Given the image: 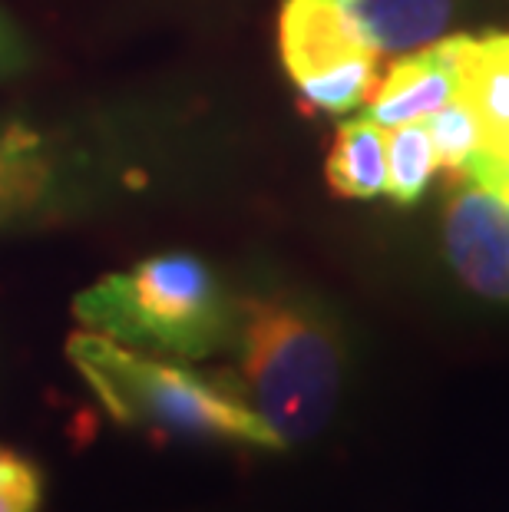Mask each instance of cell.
Listing matches in <instances>:
<instances>
[{
    "instance_id": "1",
    "label": "cell",
    "mask_w": 509,
    "mask_h": 512,
    "mask_svg": "<svg viewBox=\"0 0 509 512\" xmlns=\"http://www.w3.org/2000/svg\"><path fill=\"white\" fill-rule=\"evenodd\" d=\"M232 364L222 367L281 446L328 427L344 387V337L318 301L288 288L235 294Z\"/></svg>"
},
{
    "instance_id": "2",
    "label": "cell",
    "mask_w": 509,
    "mask_h": 512,
    "mask_svg": "<svg viewBox=\"0 0 509 512\" xmlns=\"http://www.w3.org/2000/svg\"><path fill=\"white\" fill-rule=\"evenodd\" d=\"M67 357L113 420L126 427L176 440L285 450L272 427L238 397L225 370H192L96 331L73 334Z\"/></svg>"
},
{
    "instance_id": "3",
    "label": "cell",
    "mask_w": 509,
    "mask_h": 512,
    "mask_svg": "<svg viewBox=\"0 0 509 512\" xmlns=\"http://www.w3.org/2000/svg\"><path fill=\"white\" fill-rule=\"evenodd\" d=\"M73 314L86 331L136 351L205 361L229 351L235 294L222 288L202 258L176 252L100 278L73 298Z\"/></svg>"
},
{
    "instance_id": "4",
    "label": "cell",
    "mask_w": 509,
    "mask_h": 512,
    "mask_svg": "<svg viewBox=\"0 0 509 512\" xmlns=\"http://www.w3.org/2000/svg\"><path fill=\"white\" fill-rule=\"evenodd\" d=\"M443 248L473 294L509 304V199L493 185L450 172L443 199Z\"/></svg>"
},
{
    "instance_id": "5",
    "label": "cell",
    "mask_w": 509,
    "mask_h": 512,
    "mask_svg": "<svg viewBox=\"0 0 509 512\" xmlns=\"http://www.w3.org/2000/svg\"><path fill=\"white\" fill-rule=\"evenodd\" d=\"M470 37H443L430 47L400 53L367 103V116L377 126L397 129L427 123L460 93V60Z\"/></svg>"
},
{
    "instance_id": "6",
    "label": "cell",
    "mask_w": 509,
    "mask_h": 512,
    "mask_svg": "<svg viewBox=\"0 0 509 512\" xmlns=\"http://www.w3.org/2000/svg\"><path fill=\"white\" fill-rule=\"evenodd\" d=\"M278 43L285 70L298 90L344 63L381 57L367 47L341 0H285Z\"/></svg>"
},
{
    "instance_id": "7",
    "label": "cell",
    "mask_w": 509,
    "mask_h": 512,
    "mask_svg": "<svg viewBox=\"0 0 509 512\" xmlns=\"http://www.w3.org/2000/svg\"><path fill=\"white\" fill-rule=\"evenodd\" d=\"M57 185V159L34 126L0 116V228L47 205Z\"/></svg>"
},
{
    "instance_id": "8",
    "label": "cell",
    "mask_w": 509,
    "mask_h": 512,
    "mask_svg": "<svg viewBox=\"0 0 509 512\" xmlns=\"http://www.w3.org/2000/svg\"><path fill=\"white\" fill-rule=\"evenodd\" d=\"M460 93L480 116L483 149L476 156H509V34L467 40L460 60Z\"/></svg>"
},
{
    "instance_id": "9",
    "label": "cell",
    "mask_w": 509,
    "mask_h": 512,
    "mask_svg": "<svg viewBox=\"0 0 509 512\" xmlns=\"http://www.w3.org/2000/svg\"><path fill=\"white\" fill-rule=\"evenodd\" d=\"M377 53H410L430 47L450 24L453 0H341Z\"/></svg>"
},
{
    "instance_id": "10",
    "label": "cell",
    "mask_w": 509,
    "mask_h": 512,
    "mask_svg": "<svg viewBox=\"0 0 509 512\" xmlns=\"http://www.w3.org/2000/svg\"><path fill=\"white\" fill-rule=\"evenodd\" d=\"M328 185L344 199H374L387 192V129L371 116L338 126L324 162Z\"/></svg>"
},
{
    "instance_id": "11",
    "label": "cell",
    "mask_w": 509,
    "mask_h": 512,
    "mask_svg": "<svg viewBox=\"0 0 509 512\" xmlns=\"http://www.w3.org/2000/svg\"><path fill=\"white\" fill-rule=\"evenodd\" d=\"M440 162L430 143L427 123L387 129V195L400 205H414L437 176Z\"/></svg>"
},
{
    "instance_id": "12",
    "label": "cell",
    "mask_w": 509,
    "mask_h": 512,
    "mask_svg": "<svg viewBox=\"0 0 509 512\" xmlns=\"http://www.w3.org/2000/svg\"><path fill=\"white\" fill-rule=\"evenodd\" d=\"M427 129H430L433 152H437V162L447 176L450 172H463L473 162L476 152L483 149L480 116H476V110L463 93H457L443 110L433 113L427 119Z\"/></svg>"
},
{
    "instance_id": "13",
    "label": "cell",
    "mask_w": 509,
    "mask_h": 512,
    "mask_svg": "<svg viewBox=\"0 0 509 512\" xmlns=\"http://www.w3.org/2000/svg\"><path fill=\"white\" fill-rule=\"evenodd\" d=\"M43 506V473L34 460L14 450L0 460V512H40Z\"/></svg>"
},
{
    "instance_id": "14",
    "label": "cell",
    "mask_w": 509,
    "mask_h": 512,
    "mask_svg": "<svg viewBox=\"0 0 509 512\" xmlns=\"http://www.w3.org/2000/svg\"><path fill=\"white\" fill-rule=\"evenodd\" d=\"M463 172L483 179L486 185H493L496 192H503L509 199V156L506 159H490V156H473V162Z\"/></svg>"
},
{
    "instance_id": "15",
    "label": "cell",
    "mask_w": 509,
    "mask_h": 512,
    "mask_svg": "<svg viewBox=\"0 0 509 512\" xmlns=\"http://www.w3.org/2000/svg\"><path fill=\"white\" fill-rule=\"evenodd\" d=\"M27 67V47L20 43V37L0 20V80L17 70Z\"/></svg>"
}]
</instances>
